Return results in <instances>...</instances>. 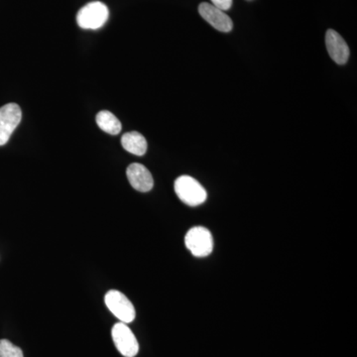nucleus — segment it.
Wrapping results in <instances>:
<instances>
[{"label": "nucleus", "instance_id": "obj_1", "mask_svg": "<svg viewBox=\"0 0 357 357\" xmlns=\"http://www.w3.org/2000/svg\"><path fill=\"white\" fill-rule=\"evenodd\" d=\"M176 195L183 203L190 206H197L204 204L208 198L206 190L196 178L190 176H181L175 181Z\"/></svg>", "mask_w": 357, "mask_h": 357}, {"label": "nucleus", "instance_id": "obj_2", "mask_svg": "<svg viewBox=\"0 0 357 357\" xmlns=\"http://www.w3.org/2000/svg\"><path fill=\"white\" fill-rule=\"evenodd\" d=\"M109 16V8L105 3L93 1L79 9L77 14V22L83 29L98 30L107 23Z\"/></svg>", "mask_w": 357, "mask_h": 357}, {"label": "nucleus", "instance_id": "obj_3", "mask_svg": "<svg viewBox=\"0 0 357 357\" xmlns=\"http://www.w3.org/2000/svg\"><path fill=\"white\" fill-rule=\"evenodd\" d=\"M185 244L196 257H206L213 252V236L206 227H195L190 229L185 234Z\"/></svg>", "mask_w": 357, "mask_h": 357}, {"label": "nucleus", "instance_id": "obj_4", "mask_svg": "<svg viewBox=\"0 0 357 357\" xmlns=\"http://www.w3.org/2000/svg\"><path fill=\"white\" fill-rule=\"evenodd\" d=\"M105 302L109 311L121 323L130 324L135 319V307L123 293L117 290H110L105 294Z\"/></svg>", "mask_w": 357, "mask_h": 357}, {"label": "nucleus", "instance_id": "obj_5", "mask_svg": "<svg viewBox=\"0 0 357 357\" xmlns=\"http://www.w3.org/2000/svg\"><path fill=\"white\" fill-rule=\"evenodd\" d=\"M112 340L119 354L126 357L137 356L139 344L128 324H115L112 330Z\"/></svg>", "mask_w": 357, "mask_h": 357}, {"label": "nucleus", "instance_id": "obj_6", "mask_svg": "<svg viewBox=\"0 0 357 357\" xmlns=\"http://www.w3.org/2000/svg\"><path fill=\"white\" fill-rule=\"evenodd\" d=\"M22 112L16 103H8L0 107V146L8 142L13 131L20 126Z\"/></svg>", "mask_w": 357, "mask_h": 357}, {"label": "nucleus", "instance_id": "obj_7", "mask_svg": "<svg viewBox=\"0 0 357 357\" xmlns=\"http://www.w3.org/2000/svg\"><path fill=\"white\" fill-rule=\"evenodd\" d=\"M199 13L208 24L213 26L218 31L229 32L234 27V23L229 16L227 15V13H225L222 9L218 8L213 4L206 3V2L199 4Z\"/></svg>", "mask_w": 357, "mask_h": 357}, {"label": "nucleus", "instance_id": "obj_8", "mask_svg": "<svg viewBox=\"0 0 357 357\" xmlns=\"http://www.w3.org/2000/svg\"><path fill=\"white\" fill-rule=\"evenodd\" d=\"M326 46L328 55L337 64L344 65L349 61V46L344 39L335 30L330 29L326 31Z\"/></svg>", "mask_w": 357, "mask_h": 357}, {"label": "nucleus", "instance_id": "obj_9", "mask_svg": "<svg viewBox=\"0 0 357 357\" xmlns=\"http://www.w3.org/2000/svg\"><path fill=\"white\" fill-rule=\"evenodd\" d=\"M126 175L130 185L136 191L147 192L151 191L154 185L153 177L146 167L142 164L133 163L128 166Z\"/></svg>", "mask_w": 357, "mask_h": 357}, {"label": "nucleus", "instance_id": "obj_10", "mask_svg": "<svg viewBox=\"0 0 357 357\" xmlns=\"http://www.w3.org/2000/svg\"><path fill=\"white\" fill-rule=\"evenodd\" d=\"M121 145L129 153L136 156H143L147 151V141L139 132L132 131L123 134L121 137Z\"/></svg>", "mask_w": 357, "mask_h": 357}, {"label": "nucleus", "instance_id": "obj_11", "mask_svg": "<svg viewBox=\"0 0 357 357\" xmlns=\"http://www.w3.org/2000/svg\"><path fill=\"white\" fill-rule=\"evenodd\" d=\"M96 124L98 128L110 135H117L121 133L122 126L116 116L109 110H102L96 117Z\"/></svg>", "mask_w": 357, "mask_h": 357}, {"label": "nucleus", "instance_id": "obj_12", "mask_svg": "<svg viewBox=\"0 0 357 357\" xmlns=\"http://www.w3.org/2000/svg\"><path fill=\"white\" fill-rule=\"evenodd\" d=\"M0 357H24L22 349L7 340H0Z\"/></svg>", "mask_w": 357, "mask_h": 357}, {"label": "nucleus", "instance_id": "obj_13", "mask_svg": "<svg viewBox=\"0 0 357 357\" xmlns=\"http://www.w3.org/2000/svg\"><path fill=\"white\" fill-rule=\"evenodd\" d=\"M213 6L222 9V10H229L232 6V0H211Z\"/></svg>", "mask_w": 357, "mask_h": 357}]
</instances>
